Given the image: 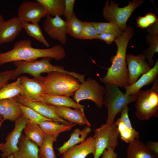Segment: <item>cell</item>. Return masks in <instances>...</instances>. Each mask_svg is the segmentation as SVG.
Segmentation results:
<instances>
[{
	"instance_id": "1",
	"label": "cell",
	"mask_w": 158,
	"mask_h": 158,
	"mask_svg": "<svg viewBox=\"0 0 158 158\" xmlns=\"http://www.w3.org/2000/svg\"><path fill=\"white\" fill-rule=\"evenodd\" d=\"M134 33L133 28L130 25L127 26L123 34L115 39L114 41L117 46L116 53L110 59L112 64L107 68L106 75L103 78L99 77L101 82L105 84H116L121 88L128 86L129 75L126 67V51L128 42L133 37Z\"/></svg>"
},
{
	"instance_id": "2",
	"label": "cell",
	"mask_w": 158,
	"mask_h": 158,
	"mask_svg": "<svg viewBox=\"0 0 158 158\" xmlns=\"http://www.w3.org/2000/svg\"><path fill=\"white\" fill-rule=\"evenodd\" d=\"M66 55L64 49L60 44L47 49H37L32 47L30 40H21L14 44L12 49L0 52V66L17 61H35L40 58L49 57L59 61L65 58Z\"/></svg>"
},
{
	"instance_id": "3",
	"label": "cell",
	"mask_w": 158,
	"mask_h": 158,
	"mask_svg": "<svg viewBox=\"0 0 158 158\" xmlns=\"http://www.w3.org/2000/svg\"><path fill=\"white\" fill-rule=\"evenodd\" d=\"M47 73L46 76L35 78L42 83L45 94L70 97L74 95L80 85L78 80L71 75L57 71Z\"/></svg>"
},
{
	"instance_id": "4",
	"label": "cell",
	"mask_w": 158,
	"mask_h": 158,
	"mask_svg": "<svg viewBox=\"0 0 158 158\" xmlns=\"http://www.w3.org/2000/svg\"><path fill=\"white\" fill-rule=\"evenodd\" d=\"M103 104L107 108L108 117L106 124H112L116 115L130 103L136 101L135 94L128 95L121 90L116 84H105Z\"/></svg>"
},
{
	"instance_id": "5",
	"label": "cell",
	"mask_w": 158,
	"mask_h": 158,
	"mask_svg": "<svg viewBox=\"0 0 158 158\" xmlns=\"http://www.w3.org/2000/svg\"><path fill=\"white\" fill-rule=\"evenodd\" d=\"M52 59L49 57H45L38 61H17L13 62L16 68L11 80L16 79L23 73L28 74L33 76L34 78H37L41 77V74L42 73H48L53 71L61 72L71 75L75 78L77 77V73L67 71L62 66L54 65L51 64L50 61Z\"/></svg>"
},
{
	"instance_id": "6",
	"label": "cell",
	"mask_w": 158,
	"mask_h": 158,
	"mask_svg": "<svg viewBox=\"0 0 158 158\" xmlns=\"http://www.w3.org/2000/svg\"><path fill=\"white\" fill-rule=\"evenodd\" d=\"M151 88L139 90L135 94L136 116L141 121L158 116V77L153 82Z\"/></svg>"
},
{
	"instance_id": "7",
	"label": "cell",
	"mask_w": 158,
	"mask_h": 158,
	"mask_svg": "<svg viewBox=\"0 0 158 158\" xmlns=\"http://www.w3.org/2000/svg\"><path fill=\"white\" fill-rule=\"evenodd\" d=\"M128 4L123 7H119L115 1L106 2L102 10L103 16L108 22L113 23L124 32L126 29L127 21L133 12L144 2L142 0L128 1Z\"/></svg>"
},
{
	"instance_id": "8",
	"label": "cell",
	"mask_w": 158,
	"mask_h": 158,
	"mask_svg": "<svg viewBox=\"0 0 158 158\" xmlns=\"http://www.w3.org/2000/svg\"><path fill=\"white\" fill-rule=\"evenodd\" d=\"M119 134L114 123L111 125L106 123L94 130L95 152L93 158H99L104 150L111 147L115 149L118 145Z\"/></svg>"
},
{
	"instance_id": "9",
	"label": "cell",
	"mask_w": 158,
	"mask_h": 158,
	"mask_svg": "<svg viewBox=\"0 0 158 158\" xmlns=\"http://www.w3.org/2000/svg\"><path fill=\"white\" fill-rule=\"evenodd\" d=\"M104 94V87L94 79L88 78L80 84L73 97L74 100L78 103L84 100H92L98 108H101L103 105Z\"/></svg>"
},
{
	"instance_id": "10",
	"label": "cell",
	"mask_w": 158,
	"mask_h": 158,
	"mask_svg": "<svg viewBox=\"0 0 158 158\" xmlns=\"http://www.w3.org/2000/svg\"><path fill=\"white\" fill-rule=\"evenodd\" d=\"M47 15L43 6L36 1L24 0L18 7L17 17L21 22L39 23Z\"/></svg>"
},
{
	"instance_id": "11",
	"label": "cell",
	"mask_w": 158,
	"mask_h": 158,
	"mask_svg": "<svg viewBox=\"0 0 158 158\" xmlns=\"http://www.w3.org/2000/svg\"><path fill=\"white\" fill-rule=\"evenodd\" d=\"M28 120L23 115L15 120L13 130L9 133L3 144L1 156L3 158L14 154L19 150L18 143L24 128Z\"/></svg>"
},
{
	"instance_id": "12",
	"label": "cell",
	"mask_w": 158,
	"mask_h": 158,
	"mask_svg": "<svg viewBox=\"0 0 158 158\" xmlns=\"http://www.w3.org/2000/svg\"><path fill=\"white\" fill-rule=\"evenodd\" d=\"M45 32L49 36L58 40L62 44L67 41V22L61 17H53L47 15L43 24Z\"/></svg>"
},
{
	"instance_id": "13",
	"label": "cell",
	"mask_w": 158,
	"mask_h": 158,
	"mask_svg": "<svg viewBox=\"0 0 158 158\" xmlns=\"http://www.w3.org/2000/svg\"><path fill=\"white\" fill-rule=\"evenodd\" d=\"M126 61L128 72V86L134 84L141 75L148 72L152 68L146 61L143 54L136 55L127 54Z\"/></svg>"
},
{
	"instance_id": "14",
	"label": "cell",
	"mask_w": 158,
	"mask_h": 158,
	"mask_svg": "<svg viewBox=\"0 0 158 158\" xmlns=\"http://www.w3.org/2000/svg\"><path fill=\"white\" fill-rule=\"evenodd\" d=\"M21 90L19 95L26 99L35 101H43L45 89L42 83L34 78L25 76L20 77Z\"/></svg>"
},
{
	"instance_id": "15",
	"label": "cell",
	"mask_w": 158,
	"mask_h": 158,
	"mask_svg": "<svg viewBox=\"0 0 158 158\" xmlns=\"http://www.w3.org/2000/svg\"><path fill=\"white\" fill-rule=\"evenodd\" d=\"M16 98L18 102L31 108L46 118L66 125H71L73 124L60 117L55 113L51 105L43 101L32 100L20 95L17 96Z\"/></svg>"
},
{
	"instance_id": "16",
	"label": "cell",
	"mask_w": 158,
	"mask_h": 158,
	"mask_svg": "<svg viewBox=\"0 0 158 158\" xmlns=\"http://www.w3.org/2000/svg\"><path fill=\"white\" fill-rule=\"evenodd\" d=\"M129 109L128 105L125 106L121 112L120 117L114 122L118 128L121 139L128 143L139 138V132L132 126L128 114Z\"/></svg>"
},
{
	"instance_id": "17",
	"label": "cell",
	"mask_w": 158,
	"mask_h": 158,
	"mask_svg": "<svg viewBox=\"0 0 158 158\" xmlns=\"http://www.w3.org/2000/svg\"><path fill=\"white\" fill-rule=\"evenodd\" d=\"M23 29L17 17H14L0 23V44L13 41Z\"/></svg>"
},
{
	"instance_id": "18",
	"label": "cell",
	"mask_w": 158,
	"mask_h": 158,
	"mask_svg": "<svg viewBox=\"0 0 158 158\" xmlns=\"http://www.w3.org/2000/svg\"><path fill=\"white\" fill-rule=\"evenodd\" d=\"M51 105L56 114L61 118L71 123L80 125H86L88 127L91 126L86 118L84 111L73 109L66 107Z\"/></svg>"
},
{
	"instance_id": "19",
	"label": "cell",
	"mask_w": 158,
	"mask_h": 158,
	"mask_svg": "<svg viewBox=\"0 0 158 158\" xmlns=\"http://www.w3.org/2000/svg\"><path fill=\"white\" fill-rule=\"evenodd\" d=\"M95 152L94 137L90 136L83 142L68 149L62 154L64 158H85L90 154L94 156Z\"/></svg>"
},
{
	"instance_id": "20",
	"label": "cell",
	"mask_w": 158,
	"mask_h": 158,
	"mask_svg": "<svg viewBox=\"0 0 158 158\" xmlns=\"http://www.w3.org/2000/svg\"><path fill=\"white\" fill-rule=\"evenodd\" d=\"M0 114L2 117V119L0 122V128L5 120L15 121L23 115L16 97L0 100Z\"/></svg>"
},
{
	"instance_id": "21",
	"label": "cell",
	"mask_w": 158,
	"mask_h": 158,
	"mask_svg": "<svg viewBox=\"0 0 158 158\" xmlns=\"http://www.w3.org/2000/svg\"><path fill=\"white\" fill-rule=\"evenodd\" d=\"M158 20L147 28V32L149 33L146 37L149 47L143 51V54L148 63L151 67L154 64L153 59L154 54L158 52Z\"/></svg>"
},
{
	"instance_id": "22",
	"label": "cell",
	"mask_w": 158,
	"mask_h": 158,
	"mask_svg": "<svg viewBox=\"0 0 158 158\" xmlns=\"http://www.w3.org/2000/svg\"><path fill=\"white\" fill-rule=\"evenodd\" d=\"M158 60H157L154 66L149 71L142 74L134 84L125 88V93L128 95H135L142 87L153 83L158 77Z\"/></svg>"
},
{
	"instance_id": "23",
	"label": "cell",
	"mask_w": 158,
	"mask_h": 158,
	"mask_svg": "<svg viewBox=\"0 0 158 158\" xmlns=\"http://www.w3.org/2000/svg\"><path fill=\"white\" fill-rule=\"evenodd\" d=\"M127 158H158L156 154L138 139L128 143L127 150Z\"/></svg>"
},
{
	"instance_id": "24",
	"label": "cell",
	"mask_w": 158,
	"mask_h": 158,
	"mask_svg": "<svg viewBox=\"0 0 158 158\" xmlns=\"http://www.w3.org/2000/svg\"><path fill=\"white\" fill-rule=\"evenodd\" d=\"M18 145L19 150L14 154V158H40L38 146L23 134L21 135Z\"/></svg>"
},
{
	"instance_id": "25",
	"label": "cell",
	"mask_w": 158,
	"mask_h": 158,
	"mask_svg": "<svg viewBox=\"0 0 158 158\" xmlns=\"http://www.w3.org/2000/svg\"><path fill=\"white\" fill-rule=\"evenodd\" d=\"M42 101L53 106L72 107L75 109L84 111V106L69 97L44 94L43 96Z\"/></svg>"
},
{
	"instance_id": "26",
	"label": "cell",
	"mask_w": 158,
	"mask_h": 158,
	"mask_svg": "<svg viewBox=\"0 0 158 158\" xmlns=\"http://www.w3.org/2000/svg\"><path fill=\"white\" fill-rule=\"evenodd\" d=\"M91 131V128L87 126L81 130L78 128H75L71 134L69 139L58 148V155L62 154L68 149L84 141Z\"/></svg>"
},
{
	"instance_id": "27",
	"label": "cell",
	"mask_w": 158,
	"mask_h": 158,
	"mask_svg": "<svg viewBox=\"0 0 158 158\" xmlns=\"http://www.w3.org/2000/svg\"><path fill=\"white\" fill-rule=\"evenodd\" d=\"M54 121H46L39 124L45 135H51L56 138L61 132L68 131L76 124L68 125Z\"/></svg>"
},
{
	"instance_id": "28",
	"label": "cell",
	"mask_w": 158,
	"mask_h": 158,
	"mask_svg": "<svg viewBox=\"0 0 158 158\" xmlns=\"http://www.w3.org/2000/svg\"><path fill=\"white\" fill-rule=\"evenodd\" d=\"M23 130L26 138L35 142L39 147L41 146L45 134L39 124L28 120Z\"/></svg>"
},
{
	"instance_id": "29",
	"label": "cell",
	"mask_w": 158,
	"mask_h": 158,
	"mask_svg": "<svg viewBox=\"0 0 158 158\" xmlns=\"http://www.w3.org/2000/svg\"><path fill=\"white\" fill-rule=\"evenodd\" d=\"M43 6L47 15L61 17L64 15V0H36Z\"/></svg>"
},
{
	"instance_id": "30",
	"label": "cell",
	"mask_w": 158,
	"mask_h": 158,
	"mask_svg": "<svg viewBox=\"0 0 158 158\" xmlns=\"http://www.w3.org/2000/svg\"><path fill=\"white\" fill-rule=\"evenodd\" d=\"M21 23L23 29L29 36L34 38L46 47H49V44L45 38L38 23L24 22Z\"/></svg>"
},
{
	"instance_id": "31",
	"label": "cell",
	"mask_w": 158,
	"mask_h": 158,
	"mask_svg": "<svg viewBox=\"0 0 158 158\" xmlns=\"http://www.w3.org/2000/svg\"><path fill=\"white\" fill-rule=\"evenodd\" d=\"M21 90L20 77L14 82L7 83L0 90V100L13 98L19 95Z\"/></svg>"
},
{
	"instance_id": "32",
	"label": "cell",
	"mask_w": 158,
	"mask_h": 158,
	"mask_svg": "<svg viewBox=\"0 0 158 158\" xmlns=\"http://www.w3.org/2000/svg\"><path fill=\"white\" fill-rule=\"evenodd\" d=\"M56 138L50 135H45L43 142L39 148L40 158H57L53 147L54 142Z\"/></svg>"
},
{
	"instance_id": "33",
	"label": "cell",
	"mask_w": 158,
	"mask_h": 158,
	"mask_svg": "<svg viewBox=\"0 0 158 158\" xmlns=\"http://www.w3.org/2000/svg\"><path fill=\"white\" fill-rule=\"evenodd\" d=\"M91 22L98 35L104 33H109L114 35L118 37L122 35L124 32L117 25L111 22Z\"/></svg>"
},
{
	"instance_id": "34",
	"label": "cell",
	"mask_w": 158,
	"mask_h": 158,
	"mask_svg": "<svg viewBox=\"0 0 158 158\" xmlns=\"http://www.w3.org/2000/svg\"><path fill=\"white\" fill-rule=\"evenodd\" d=\"M23 115L29 120L38 124L46 121L54 120L48 118L41 115L31 108L18 102Z\"/></svg>"
},
{
	"instance_id": "35",
	"label": "cell",
	"mask_w": 158,
	"mask_h": 158,
	"mask_svg": "<svg viewBox=\"0 0 158 158\" xmlns=\"http://www.w3.org/2000/svg\"><path fill=\"white\" fill-rule=\"evenodd\" d=\"M68 34L75 38H78L82 30L83 21L79 20L74 13L67 21Z\"/></svg>"
},
{
	"instance_id": "36",
	"label": "cell",
	"mask_w": 158,
	"mask_h": 158,
	"mask_svg": "<svg viewBox=\"0 0 158 158\" xmlns=\"http://www.w3.org/2000/svg\"><path fill=\"white\" fill-rule=\"evenodd\" d=\"M78 39L83 40L99 39V35L91 22L83 21L82 30Z\"/></svg>"
},
{
	"instance_id": "37",
	"label": "cell",
	"mask_w": 158,
	"mask_h": 158,
	"mask_svg": "<svg viewBox=\"0 0 158 158\" xmlns=\"http://www.w3.org/2000/svg\"><path fill=\"white\" fill-rule=\"evenodd\" d=\"M65 5L64 15L66 21H68L74 13L73 9L75 0H64Z\"/></svg>"
},
{
	"instance_id": "38",
	"label": "cell",
	"mask_w": 158,
	"mask_h": 158,
	"mask_svg": "<svg viewBox=\"0 0 158 158\" xmlns=\"http://www.w3.org/2000/svg\"><path fill=\"white\" fill-rule=\"evenodd\" d=\"M15 69L6 70L0 72V90L8 83L13 75Z\"/></svg>"
},
{
	"instance_id": "39",
	"label": "cell",
	"mask_w": 158,
	"mask_h": 158,
	"mask_svg": "<svg viewBox=\"0 0 158 158\" xmlns=\"http://www.w3.org/2000/svg\"><path fill=\"white\" fill-rule=\"evenodd\" d=\"M116 37L115 35L109 33H104L99 35V39L102 40L109 44L114 41Z\"/></svg>"
},
{
	"instance_id": "40",
	"label": "cell",
	"mask_w": 158,
	"mask_h": 158,
	"mask_svg": "<svg viewBox=\"0 0 158 158\" xmlns=\"http://www.w3.org/2000/svg\"><path fill=\"white\" fill-rule=\"evenodd\" d=\"M102 158H118V155L114 149L109 147L105 149L102 154Z\"/></svg>"
},
{
	"instance_id": "41",
	"label": "cell",
	"mask_w": 158,
	"mask_h": 158,
	"mask_svg": "<svg viewBox=\"0 0 158 158\" xmlns=\"http://www.w3.org/2000/svg\"><path fill=\"white\" fill-rule=\"evenodd\" d=\"M136 22L138 26L142 29L147 28L151 25L144 16L138 17Z\"/></svg>"
},
{
	"instance_id": "42",
	"label": "cell",
	"mask_w": 158,
	"mask_h": 158,
	"mask_svg": "<svg viewBox=\"0 0 158 158\" xmlns=\"http://www.w3.org/2000/svg\"><path fill=\"white\" fill-rule=\"evenodd\" d=\"M146 145L151 151L158 155V142L149 141Z\"/></svg>"
},
{
	"instance_id": "43",
	"label": "cell",
	"mask_w": 158,
	"mask_h": 158,
	"mask_svg": "<svg viewBox=\"0 0 158 158\" xmlns=\"http://www.w3.org/2000/svg\"><path fill=\"white\" fill-rule=\"evenodd\" d=\"M144 16L150 25L154 23L158 20L155 14L152 13L148 12Z\"/></svg>"
},
{
	"instance_id": "44",
	"label": "cell",
	"mask_w": 158,
	"mask_h": 158,
	"mask_svg": "<svg viewBox=\"0 0 158 158\" xmlns=\"http://www.w3.org/2000/svg\"><path fill=\"white\" fill-rule=\"evenodd\" d=\"M4 21L3 17L0 14V23L3 22Z\"/></svg>"
},
{
	"instance_id": "45",
	"label": "cell",
	"mask_w": 158,
	"mask_h": 158,
	"mask_svg": "<svg viewBox=\"0 0 158 158\" xmlns=\"http://www.w3.org/2000/svg\"><path fill=\"white\" fill-rule=\"evenodd\" d=\"M7 158H14V154H11L10 156H9Z\"/></svg>"
},
{
	"instance_id": "46",
	"label": "cell",
	"mask_w": 158,
	"mask_h": 158,
	"mask_svg": "<svg viewBox=\"0 0 158 158\" xmlns=\"http://www.w3.org/2000/svg\"><path fill=\"white\" fill-rule=\"evenodd\" d=\"M3 144V143L0 144V150H1Z\"/></svg>"
},
{
	"instance_id": "47",
	"label": "cell",
	"mask_w": 158,
	"mask_h": 158,
	"mask_svg": "<svg viewBox=\"0 0 158 158\" xmlns=\"http://www.w3.org/2000/svg\"><path fill=\"white\" fill-rule=\"evenodd\" d=\"M2 119V116L0 114V121H1Z\"/></svg>"
},
{
	"instance_id": "48",
	"label": "cell",
	"mask_w": 158,
	"mask_h": 158,
	"mask_svg": "<svg viewBox=\"0 0 158 158\" xmlns=\"http://www.w3.org/2000/svg\"><path fill=\"white\" fill-rule=\"evenodd\" d=\"M59 158H64L63 157H60Z\"/></svg>"
}]
</instances>
